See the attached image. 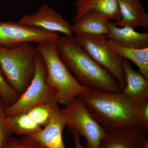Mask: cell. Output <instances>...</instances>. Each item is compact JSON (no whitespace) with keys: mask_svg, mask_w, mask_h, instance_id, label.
<instances>
[{"mask_svg":"<svg viewBox=\"0 0 148 148\" xmlns=\"http://www.w3.org/2000/svg\"><path fill=\"white\" fill-rule=\"evenodd\" d=\"M55 43L59 58L81 84L89 89L121 92L116 80L90 57L75 36H59Z\"/></svg>","mask_w":148,"mask_h":148,"instance_id":"obj_1","label":"cell"},{"mask_svg":"<svg viewBox=\"0 0 148 148\" xmlns=\"http://www.w3.org/2000/svg\"><path fill=\"white\" fill-rule=\"evenodd\" d=\"M79 98L94 119L106 131L138 127V107L121 92L89 89Z\"/></svg>","mask_w":148,"mask_h":148,"instance_id":"obj_2","label":"cell"},{"mask_svg":"<svg viewBox=\"0 0 148 148\" xmlns=\"http://www.w3.org/2000/svg\"><path fill=\"white\" fill-rule=\"evenodd\" d=\"M56 42L38 44L36 48L44 60L46 67V81L54 90L57 102L65 106L89 90L79 84L58 56Z\"/></svg>","mask_w":148,"mask_h":148,"instance_id":"obj_3","label":"cell"},{"mask_svg":"<svg viewBox=\"0 0 148 148\" xmlns=\"http://www.w3.org/2000/svg\"><path fill=\"white\" fill-rule=\"evenodd\" d=\"M38 53L36 47L30 43L12 48L0 47V67L18 95L22 94L32 82Z\"/></svg>","mask_w":148,"mask_h":148,"instance_id":"obj_4","label":"cell"},{"mask_svg":"<svg viewBox=\"0 0 148 148\" xmlns=\"http://www.w3.org/2000/svg\"><path fill=\"white\" fill-rule=\"evenodd\" d=\"M46 67L42 55L38 52L36 60L34 75L27 89L18 100L5 109L6 116L19 113L40 104L58 106L55 92L47 84Z\"/></svg>","mask_w":148,"mask_h":148,"instance_id":"obj_5","label":"cell"},{"mask_svg":"<svg viewBox=\"0 0 148 148\" xmlns=\"http://www.w3.org/2000/svg\"><path fill=\"white\" fill-rule=\"evenodd\" d=\"M66 126L75 130L86 140V148H99L106 130L94 119L79 97L60 109Z\"/></svg>","mask_w":148,"mask_h":148,"instance_id":"obj_6","label":"cell"},{"mask_svg":"<svg viewBox=\"0 0 148 148\" xmlns=\"http://www.w3.org/2000/svg\"><path fill=\"white\" fill-rule=\"evenodd\" d=\"M75 37L81 46L94 61L111 74L122 90L126 84L123 67V58L107 45V38L84 33L76 34Z\"/></svg>","mask_w":148,"mask_h":148,"instance_id":"obj_7","label":"cell"},{"mask_svg":"<svg viewBox=\"0 0 148 148\" xmlns=\"http://www.w3.org/2000/svg\"><path fill=\"white\" fill-rule=\"evenodd\" d=\"M58 33L20 22L0 21V47L12 48L26 43L56 42Z\"/></svg>","mask_w":148,"mask_h":148,"instance_id":"obj_8","label":"cell"},{"mask_svg":"<svg viewBox=\"0 0 148 148\" xmlns=\"http://www.w3.org/2000/svg\"><path fill=\"white\" fill-rule=\"evenodd\" d=\"M40 104L27 110L7 116L12 133L26 136L40 131L49 121L55 107Z\"/></svg>","mask_w":148,"mask_h":148,"instance_id":"obj_9","label":"cell"},{"mask_svg":"<svg viewBox=\"0 0 148 148\" xmlns=\"http://www.w3.org/2000/svg\"><path fill=\"white\" fill-rule=\"evenodd\" d=\"M19 22L21 24L39 27L50 32H60L67 36H73L75 34L73 26L47 4L42 6L34 14L24 15Z\"/></svg>","mask_w":148,"mask_h":148,"instance_id":"obj_10","label":"cell"},{"mask_svg":"<svg viewBox=\"0 0 148 148\" xmlns=\"http://www.w3.org/2000/svg\"><path fill=\"white\" fill-rule=\"evenodd\" d=\"M65 127L66 123L58 106L53 109L49 121L43 128L27 136L45 148H66L62 138Z\"/></svg>","mask_w":148,"mask_h":148,"instance_id":"obj_11","label":"cell"},{"mask_svg":"<svg viewBox=\"0 0 148 148\" xmlns=\"http://www.w3.org/2000/svg\"><path fill=\"white\" fill-rule=\"evenodd\" d=\"M123 67L126 84L121 93L138 107L148 100V79L132 69L127 59L123 58Z\"/></svg>","mask_w":148,"mask_h":148,"instance_id":"obj_12","label":"cell"},{"mask_svg":"<svg viewBox=\"0 0 148 148\" xmlns=\"http://www.w3.org/2000/svg\"><path fill=\"white\" fill-rule=\"evenodd\" d=\"M148 132L137 127L106 131L99 148H141Z\"/></svg>","mask_w":148,"mask_h":148,"instance_id":"obj_13","label":"cell"},{"mask_svg":"<svg viewBox=\"0 0 148 148\" xmlns=\"http://www.w3.org/2000/svg\"><path fill=\"white\" fill-rule=\"evenodd\" d=\"M75 4L76 12L74 24L91 11L103 14L109 20L113 19L115 22L121 19L117 0H77Z\"/></svg>","mask_w":148,"mask_h":148,"instance_id":"obj_14","label":"cell"},{"mask_svg":"<svg viewBox=\"0 0 148 148\" xmlns=\"http://www.w3.org/2000/svg\"><path fill=\"white\" fill-rule=\"evenodd\" d=\"M107 39L119 45L131 48L148 47V33H139L131 27H118L115 22H109Z\"/></svg>","mask_w":148,"mask_h":148,"instance_id":"obj_15","label":"cell"},{"mask_svg":"<svg viewBox=\"0 0 148 148\" xmlns=\"http://www.w3.org/2000/svg\"><path fill=\"white\" fill-rule=\"evenodd\" d=\"M121 19L115 24L119 27H138L148 29V14L140 0H117Z\"/></svg>","mask_w":148,"mask_h":148,"instance_id":"obj_16","label":"cell"},{"mask_svg":"<svg viewBox=\"0 0 148 148\" xmlns=\"http://www.w3.org/2000/svg\"><path fill=\"white\" fill-rule=\"evenodd\" d=\"M109 20L103 14L91 11L74 24L75 34L84 33L92 36L106 37L108 34Z\"/></svg>","mask_w":148,"mask_h":148,"instance_id":"obj_17","label":"cell"},{"mask_svg":"<svg viewBox=\"0 0 148 148\" xmlns=\"http://www.w3.org/2000/svg\"><path fill=\"white\" fill-rule=\"evenodd\" d=\"M107 45L121 58L129 59L138 66L140 72L148 79V47L138 49L119 45L107 39Z\"/></svg>","mask_w":148,"mask_h":148,"instance_id":"obj_18","label":"cell"},{"mask_svg":"<svg viewBox=\"0 0 148 148\" xmlns=\"http://www.w3.org/2000/svg\"><path fill=\"white\" fill-rule=\"evenodd\" d=\"M19 96L20 95L14 90L6 79L0 67V98L5 108L15 103Z\"/></svg>","mask_w":148,"mask_h":148,"instance_id":"obj_19","label":"cell"},{"mask_svg":"<svg viewBox=\"0 0 148 148\" xmlns=\"http://www.w3.org/2000/svg\"><path fill=\"white\" fill-rule=\"evenodd\" d=\"M5 109L0 98V148H5L8 141L13 134L6 116Z\"/></svg>","mask_w":148,"mask_h":148,"instance_id":"obj_20","label":"cell"},{"mask_svg":"<svg viewBox=\"0 0 148 148\" xmlns=\"http://www.w3.org/2000/svg\"><path fill=\"white\" fill-rule=\"evenodd\" d=\"M5 148H45L39 143L27 135L21 139L11 137L9 139Z\"/></svg>","mask_w":148,"mask_h":148,"instance_id":"obj_21","label":"cell"},{"mask_svg":"<svg viewBox=\"0 0 148 148\" xmlns=\"http://www.w3.org/2000/svg\"><path fill=\"white\" fill-rule=\"evenodd\" d=\"M137 121L138 127L148 132V100L138 106Z\"/></svg>","mask_w":148,"mask_h":148,"instance_id":"obj_22","label":"cell"},{"mask_svg":"<svg viewBox=\"0 0 148 148\" xmlns=\"http://www.w3.org/2000/svg\"><path fill=\"white\" fill-rule=\"evenodd\" d=\"M69 132L73 138L74 142H75V148H86L83 147L81 143L80 139V135L74 129L72 128H68Z\"/></svg>","mask_w":148,"mask_h":148,"instance_id":"obj_23","label":"cell"},{"mask_svg":"<svg viewBox=\"0 0 148 148\" xmlns=\"http://www.w3.org/2000/svg\"><path fill=\"white\" fill-rule=\"evenodd\" d=\"M141 148H148V140L147 138H145L143 140Z\"/></svg>","mask_w":148,"mask_h":148,"instance_id":"obj_24","label":"cell"},{"mask_svg":"<svg viewBox=\"0 0 148 148\" xmlns=\"http://www.w3.org/2000/svg\"><path fill=\"white\" fill-rule=\"evenodd\" d=\"M25 1H28V0H25Z\"/></svg>","mask_w":148,"mask_h":148,"instance_id":"obj_25","label":"cell"}]
</instances>
